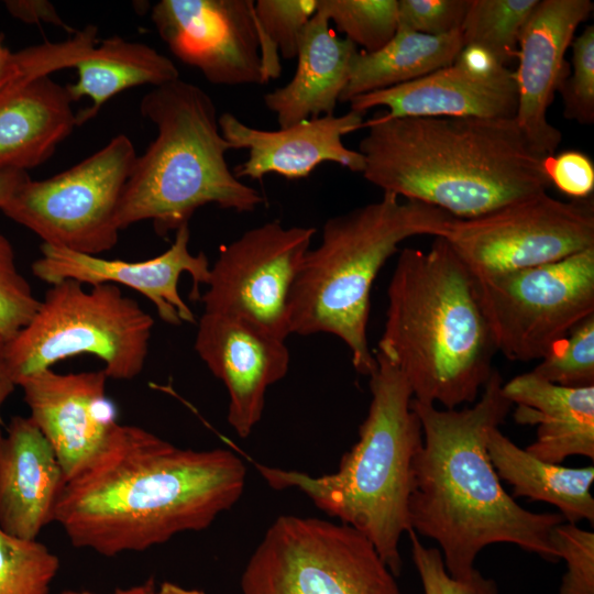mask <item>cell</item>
Listing matches in <instances>:
<instances>
[{"label": "cell", "mask_w": 594, "mask_h": 594, "mask_svg": "<svg viewBox=\"0 0 594 594\" xmlns=\"http://www.w3.org/2000/svg\"><path fill=\"white\" fill-rule=\"evenodd\" d=\"M246 469L224 449H182L118 424L101 451L65 483L54 521L76 548L113 557L208 528L241 497Z\"/></svg>", "instance_id": "6da1fadb"}, {"label": "cell", "mask_w": 594, "mask_h": 594, "mask_svg": "<svg viewBox=\"0 0 594 594\" xmlns=\"http://www.w3.org/2000/svg\"><path fill=\"white\" fill-rule=\"evenodd\" d=\"M503 378L493 370L479 400L463 409H439L411 399L422 446L411 470V530L436 541L449 574L466 579L482 549L512 543L557 562L551 535L564 519L560 513L521 507L502 486L486 449L488 432L510 411Z\"/></svg>", "instance_id": "7a4b0ae2"}, {"label": "cell", "mask_w": 594, "mask_h": 594, "mask_svg": "<svg viewBox=\"0 0 594 594\" xmlns=\"http://www.w3.org/2000/svg\"><path fill=\"white\" fill-rule=\"evenodd\" d=\"M363 177L383 193L475 218L551 186L515 118L399 117L364 121Z\"/></svg>", "instance_id": "3957f363"}, {"label": "cell", "mask_w": 594, "mask_h": 594, "mask_svg": "<svg viewBox=\"0 0 594 594\" xmlns=\"http://www.w3.org/2000/svg\"><path fill=\"white\" fill-rule=\"evenodd\" d=\"M378 349L405 376L413 398L455 409L474 403L497 352L472 275L443 238L403 249L387 288Z\"/></svg>", "instance_id": "277c9868"}, {"label": "cell", "mask_w": 594, "mask_h": 594, "mask_svg": "<svg viewBox=\"0 0 594 594\" xmlns=\"http://www.w3.org/2000/svg\"><path fill=\"white\" fill-rule=\"evenodd\" d=\"M370 375L371 404L359 440L332 474L307 473L256 464L275 490L296 488L329 516L339 518L374 546L397 576L399 540L411 530L409 496L413 461L422 430L411 409L413 392L402 372L380 352Z\"/></svg>", "instance_id": "5b68a950"}, {"label": "cell", "mask_w": 594, "mask_h": 594, "mask_svg": "<svg viewBox=\"0 0 594 594\" xmlns=\"http://www.w3.org/2000/svg\"><path fill=\"white\" fill-rule=\"evenodd\" d=\"M448 212L393 194L329 218L309 249L288 299L289 333H329L345 343L354 369L376 367L367 342L373 283L398 245L415 235L441 237Z\"/></svg>", "instance_id": "8992f818"}, {"label": "cell", "mask_w": 594, "mask_h": 594, "mask_svg": "<svg viewBox=\"0 0 594 594\" xmlns=\"http://www.w3.org/2000/svg\"><path fill=\"white\" fill-rule=\"evenodd\" d=\"M157 129L136 157L117 213L120 230L150 220L160 237L189 224L206 205L251 212L264 199L228 166L232 145L222 136L217 109L200 87L182 79L154 87L140 103Z\"/></svg>", "instance_id": "52a82bcc"}, {"label": "cell", "mask_w": 594, "mask_h": 594, "mask_svg": "<svg viewBox=\"0 0 594 594\" xmlns=\"http://www.w3.org/2000/svg\"><path fill=\"white\" fill-rule=\"evenodd\" d=\"M153 318L118 285L89 289L74 279L52 284L30 322L6 343L10 375L23 378L65 359L91 354L108 378L132 380L143 370Z\"/></svg>", "instance_id": "ba28073f"}, {"label": "cell", "mask_w": 594, "mask_h": 594, "mask_svg": "<svg viewBox=\"0 0 594 594\" xmlns=\"http://www.w3.org/2000/svg\"><path fill=\"white\" fill-rule=\"evenodd\" d=\"M241 594H400L373 543L344 524L279 516L250 557Z\"/></svg>", "instance_id": "9c48e42d"}, {"label": "cell", "mask_w": 594, "mask_h": 594, "mask_svg": "<svg viewBox=\"0 0 594 594\" xmlns=\"http://www.w3.org/2000/svg\"><path fill=\"white\" fill-rule=\"evenodd\" d=\"M136 157L131 140L118 134L53 177L29 178L0 210L45 244L99 256L118 242V207Z\"/></svg>", "instance_id": "30bf717a"}, {"label": "cell", "mask_w": 594, "mask_h": 594, "mask_svg": "<svg viewBox=\"0 0 594 594\" xmlns=\"http://www.w3.org/2000/svg\"><path fill=\"white\" fill-rule=\"evenodd\" d=\"M473 279L496 350L508 360H540L594 315V248L561 261Z\"/></svg>", "instance_id": "8fae6325"}, {"label": "cell", "mask_w": 594, "mask_h": 594, "mask_svg": "<svg viewBox=\"0 0 594 594\" xmlns=\"http://www.w3.org/2000/svg\"><path fill=\"white\" fill-rule=\"evenodd\" d=\"M443 238L474 278L554 263L594 248V206L547 191L488 213L451 217Z\"/></svg>", "instance_id": "7c38bea8"}, {"label": "cell", "mask_w": 594, "mask_h": 594, "mask_svg": "<svg viewBox=\"0 0 594 594\" xmlns=\"http://www.w3.org/2000/svg\"><path fill=\"white\" fill-rule=\"evenodd\" d=\"M315 233L271 221L222 245L199 297L205 311L243 317L286 340L289 294Z\"/></svg>", "instance_id": "4fadbf2b"}, {"label": "cell", "mask_w": 594, "mask_h": 594, "mask_svg": "<svg viewBox=\"0 0 594 594\" xmlns=\"http://www.w3.org/2000/svg\"><path fill=\"white\" fill-rule=\"evenodd\" d=\"M153 23L170 52L213 85H264L252 0H161Z\"/></svg>", "instance_id": "5bb4252c"}, {"label": "cell", "mask_w": 594, "mask_h": 594, "mask_svg": "<svg viewBox=\"0 0 594 594\" xmlns=\"http://www.w3.org/2000/svg\"><path fill=\"white\" fill-rule=\"evenodd\" d=\"M386 107L385 116L515 118V73L487 52L464 46L457 59L419 79L358 96L353 111Z\"/></svg>", "instance_id": "9a60e30c"}, {"label": "cell", "mask_w": 594, "mask_h": 594, "mask_svg": "<svg viewBox=\"0 0 594 594\" xmlns=\"http://www.w3.org/2000/svg\"><path fill=\"white\" fill-rule=\"evenodd\" d=\"M189 224H185L175 232L174 242L166 251L139 262L107 260L43 243L42 255L33 262L32 273L51 285L64 279L90 286L123 285L146 297L164 322L172 326L194 323V312L182 298L178 282L183 273L189 274L191 298L199 299V286L207 284L210 265L204 252L193 254L189 251Z\"/></svg>", "instance_id": "2e32d148"}, {"label": "cell", "mask_w": 594, "mask_h": 594, "mask_svg": "<svg viewBox=\"0 0 594 594\" xmlns=\"http://www.w3.org/2000/svg\"><path fill=\"white\" fill-rule=\"evenodd\" d=\"M194 348L228 391L229 425L246 438L263 416L267 388L288 372L285 340L243 317L204 311Z\"/></svg>", "instance_id": "e0dca14e"}, {"label": "cell", "mask_w": 594, "mask_h": 594, "mask_svg": "<svg viewBox=\"0 0 594 594\" xmlns=\"http://www.w3.org/2000/svg\"><path fill=\"white\" fill-rule=\"evenodd\" d=\"M103 370L62 374L46 369L19 382L30 418L52 446L65 482L106 446L117 422Z\"/></svg>", "instance_id": "ac0fdd59"}, {"label": "cell", "mask_w": 594, "mask_h": 594, "mask_svg": "<svg viewBox=\"0 0 594 594\" xmlns=\"http://www.w3.org/2000/svg\"><path fill=\"white\" fill-rule=\"evenodd\" d=\"M593 7L590 0H539L522 29L514 72L515 120L531 150L542 157L554 154L562 140L547 112L566 76L565 53Z\"/></svg>", "instance_id": "d6986e66"}, {"label": "cell", "mask_w": 594, "mask_h": 594, "mask_svg": "<svg viewBox=\"0 0 594 594\" xmlns=\"http://www.w3.org/2000/svg\"><path fill=\"white\" fill-rule=\"evenodd\" d=\"M364 114L350 110L342 116H323L268 131L250 127L224 112L218 118V124L232 148L249 151L248 160L233 172L238 178L261 179L267 174H277L298 179L309 176L326 162L362 173L363 155L346 147L342 138L363 128Z\"/></svg>", "instance_id": "ffe728a7"}, {"label": "cell", "mask_w": 594, "mask_h": 594, "mask_svg": "<svg viewBox=\"0 0 594 594\" xmlns=\"http://www.w3.org/2000/svg\"><path fill=\"white\" fill-rule=\"evenodd\" d=\"M56 454L30 417L14 416L0 429V530L36 540L54 521L65 486Z\"/></svg>", "instance_id": "44dd1931"}, {"label": "cell", "mask_w": 594, "mask_h": 594, "mask_svg": "<svg viewBox=\"0 0 594 594\" xmlns=\"http://www.w3.org/2000/svg\"><path fill=\"white\" fill-rule=\"evenodd\" d=\"M503 394L516 405V422L537 426L527 452L554 464L574 455L594 460V386L565 387L531 371L504 383Z\"/></svg>", "instance_id": "7402d4cb"}, {"label": "cell", "mask_w": 594, "mask_h": 594, "mask_svg": "<svg viewBox=\"0 0 594 594\" xmlns=\"http://www.w3.org/2000/svg\"><path fill=\"white\" fill-rule=\"evenodd\" d=\"M358 51L353 42L339 37L317 10L301 36L293 78L264 96L279 128L333 114Z\"/></svg>", "instance_id": "603a6c76"}, {"label": "cell", "mask_w": 594, "mask_h": 594, "mask_svg": "<svg viewBox=\"0 0 594 594\" xmlns=\"http://www.w3.org/2000/svg\"><path fill=\"white\" fill-rule=\"evenodd\" d=\"M65 86L50 75L13 85L0 94V172L44 163L77 127Z\"/></svg>", "instance_id": "cb8c5ba5"}, {"label": "cell", "mask_w": 594, "mask_h": 594, "mask_svg": "<svg viewBox=\"0 0 594 594\" xmlns=\"http://www.w3.org/2000/svg\"><path fill=\"white\" fill-rule=\"evenodd\" d=\"M486 449L499 480L513 486V497L551 504L566 522L593 525V465L568 468L546 462L519 448L499 428L488 432Z\"/></svg>", "instance_id": "d4e9b609"}, {"label": "cell", "mask_w": 594, "mask_h": 594, "mask_svg": "<svg viewBox=\"0 0 594 594\" xmlns=\"http://www.w3.org/2000/svg\"><path fill=\"white\" fill-rule=\"evenodd\" d=\"M77 80L65 86L73 102L88 97L91 106L76 113L77 127L94 119L102 106L125 89L154 87L179 78L175 64L155 48L120 36L97 44L74 66Z\"/></svg>", "instance_id": "484cf974"}, {"label": "cell", "mask_w": 594, "mask_h": 594, "mask_svg": "<svg viewBox=\"0 0 594 594\" xmlns=\"http://www.w3.org/2000/svg\"><path fill=\"white\" fill-rule=\"evenodd\" d=\"M463 47L461 30L439 36L397 30L381 50L358 51L339 102L425 77L452 64Z\"/></svg>", "instance_id": "4316f807"}, {"label": "cell", "mask_w": 594, "mask_h": 594, "mask_svg": "<svg viewBox=\"0 0 594 594\" xmlns=\"http://www.w3.org/2000/svg\"><path fill=\"white\" fill-rule=\"evenodd\" d=\"M539 0H470L461 32L474 46L507 66L517 59L522 29Z\"/></svg>", "instance_id": "83f0119b"}, {"label": "cell", "mask_w": 594, "mask_h": 594, "mask_svg": "<svg viewBox=\"0 0 594 594\" xmlns=\"http://www.w3.org/2000/svg\"><path fill=\"white\" fill-rule=\"evenodd\" d=\"M254 12L268 81L280 76L279 55L285 59L297 57L305 28L317 12V0H258Z\"/></svg>", "instance_id": "f1b7e54d"}, {"label": "cell", "mask_w": 594, "mask_h": 594, "mask_svg": "<svg viewBox=\"0 0 594 594\" xmlns=\"http://www.w3.org/2000/svg\"><path fill=\"white\" fill-rule=\"evenodd\" d=\"M97 44L95 25H87L68 40L57 43L45 41L18 52H11L4 45L3 34H0V94L19 82L74 67Z\"/></svg>", "instance_id": "f546056e"}, {"label": "cell", "mask_w": 594, "mask_h": 594, "mask_svg": "<svg viewBox=\"0 0 594 594\" xmlns=\"http://www.w3.org/2000/svg\"><path fill=\"white\" fill-rule=\"evenodd\" d=\"M397 7L398 0H317V10L367 53L381 50L396 34Z\"/></svg>", "instance_id": "4dcf8cb0"}, {"label": "cell", "mask_w": 594, "mask_h": 594, "mask_svg": "<svg viewBox=\"0 0 594 594\" xmlns=\"http://www.w3.org/2000/svg\"><path fill=\"white\" fill-rule=\"evenodd\" d=\"M58 570V557L45 544L0 530V594H48Z\"/></svg>", "instance_id": "1f68e13d"}, {"label": "cell", "mask_w": 594, "mask_h": 594, "mask_svg": "<svg viewBox=\"0 0 594 594\" xmlns=\"http://www.w3.org/2000/svg\"><path fill=\"white\" fill-rule=\"evenodd\" d=\"M532 372L565 387L594 386V315L556 342Z\"/></svg>", "instance_id": "d6a6232c"}, {"label": "cell", "mask_w": 594, "mask_h": 594, "mask_svg": "<svg viewBox=\"0 0 594 594\" xmlns=\"http://www.w3.org/2000/svg\"><path fill=\"white\" fill-rule=\"evenodd\" d=\"M40 304L18 271L11 243L0 233V336L6 342L30 322Z\"/></svg>", "instance_id": "836d02e7"}, {"label": "cell", "mask_w": 594, "mask_h": 594, "mask_svg": "<svg viewBox=\"0 0 594 594\" xmlns=\"http://www.w3.org/2000/svg\"><path fill=\"white\" fill-rule=\"evenodd\" d=\"M572 48V72L565 76L559 90L564 117L582 124L594 121V25H587L575 36Z\"/></svg>", "instance_id": "e575fe53"}, {"label": "cell", "mask_w": 594, "mask_h": 594, "mask_svg": "<svg viewBox=\"0 0 594 594\" xmlns=\"http://www.w3.org/2000/svg\"><path fill=\"white\" fill-rule=\"evenodd\" d=\"M551 540L566 563L558 594H594V532L563 521L553 528Z\"/></svg>", "instance_id": "d590c367"}, {"label": "cell", "mask_w": 594, "mask_h": 594, "mask_svg": "<svg viewBox=\"0 0 594 594\" xmlns=\"http://www.w3.org/2000/svg\"><path fill=\"white\" fill-rule=\"evenodd\" d=\"M408 535L413 562L420 578L424 594H498L494 579L484 576L476 569L466 579L452 578L438 548L424 546L414 530Z\"/></svg>", "instance_id": "8d00e7d4"}, {"label": "cell", "mask_w": 594, "mask_h": 594, "mask_svg": "<svg viewBox=\"0 0 594 594\" xmlns=\"http://www.w3.org/2000/svg\"><path fill=\"white\" fill-rule=\"evenodd\" d=\"M470 0H398L397 30L426 35H446L459 31Z\"/></svg>", "instance_id": "74e56055"}, {"label": "cell", "mask_w": 594, "mask_h": 594, "mask_svg": "<svg viewBox=\"0 0 594 594\" xmlns=\"http://www.w3.org/2000/svg\"><path fill=\"white\" fill-rule=\"evenodd\" d=\"M543 169L560 191L574 198H588L594 189V164L584 153L564 151L543 158Z\"/></svg>", "instance_id": "f35d334b"}, {"label": "cell", "mask_w": 594, "mask_h": 594, "mask_svg": "<svg viewBox=\"0 0 594 594\" xmlns=\"http://www.w3.org/2000/svg\"><path fill=\"white\" fill-rule=\"evenodd\" d=\"M4 6L8 11L19 20L26 23L46 22L58 25L66 31L75 34L64 21L58 16L54 7L48 1L43 0H10Z\"/></svg>", "instance_id": "ab89813d"}, {"label": "cell", "mask_w": 594, "mask_h": 594, "mask_svg": "<svg viewBox=\"0 0 594 594\" xmlns=\"http://www.w3.org/2000/svg\"><path fill=\"white\" fill-rule=\"evenodd\" d=\"M30 177L24 170L0 172V209Z\"/></svg>", "instance_id": "60d3db41"}, {"label": "cell", "mask_w": 594, "mask_h": 594, "mask_svg": "<svg viewBox=\"0 0 594 594\" xmlns=\"http://www.w3.org/2000/svg\"><path fill=\"white\" fill-rule=\"evenodd\" d=\"M6 343L7 342L0 336V427L3 425V420L1 416L2 407L4 403L7 402V399L9 398V396L14 392L16 387L15 383L13 382L10 375V372L7 365L6 354H4Z\"/></svg>", "instance_id": "b9f144b4"}, {"label": "cell", "mask_w": 594, "mask_h": 594, "mask_svg": "<svg viewBox=\"0 0 594 594\" xmlns=\"http://www.w3.org/2000/svg\"><path fill=\"white\" fill-rule=\"evenodd\" d=\"M156 588L154 587V583L152 580L147 581L144 584L132 586L129 588H119L116 590L112 594H155ZM61 594H96L89 591H74V590H67L62 592Z\"/></svg>", "instance_id": "7bdbcfd3"}, {"label": "cell", "mask_w": 594, "mask_h": 594, "mask_svg": "<svg viewBox=\"0 0 594 594\" xmlns=\"http://www.w3.org/2000/svg\"><path fill=\"white\" fill-rule=\"evenodd\" d=\"M155 594H207V593L200 590L185 588L172 582H164L161 584L158 590L155 591Z\"/></svg>", "instance_id": "ee69618b"}]
</instances>
